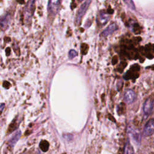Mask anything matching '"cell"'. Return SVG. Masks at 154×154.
<instances>
[{
  "mask_svg": "<svg viewBox=\"0 0 154 154\" xmlns=\"http://www.w3.org/2000/svg\"><path fill=\"white\" fill-rule=\"evenodd\" d=\"M123 154H134L133 147L130 144L129 140H127L123 149Z\"/></svg>",
  "mask_w": 154,
  "mask_h": 154,
  "instance_id": "obj_11",
  "label": "cell"
},
{
  "mask_svg": "<svg viewBox=\"0 0 154 154\" xmlns=\"http://www.w3.org/2000/svg\"><path fill=\"white\" fill-rule=\"evenodd\" d=\"M11 20L10 16L9 14H6L0 17V29L6 30L7 29Z\"/></svg>",
  "mask_w": 154,
  "mask_h": 154,
  "instance_id": "obj_7",
  "label": "cell"
},
{
  "mask_svg": "<svg viewBox=\"0 0 154 154\" xmlns=\"http://www.w3.org/2000/svg\"><path fill=\"white\" fill-rule=\"evenodd\" d=\"M136 98V94L134 90L131 89L127 90L124 94V100L126 103L130 104L135 100Z\"/></svg>",
  "mask_w": 154,
  "mask_h": 154,
  "instance_id": "obj_8",
  "label": "cell"
},
{
  "mask_svg": "<svg viewBox=\"0 0 154 154\" xmlns=\"http://www.w3.org/2000/svg\"><path fill=\"white\" fill-rule=\"evenodd\" d=\"M127 132L131 139L135 143L137 144H140L141 143V135L138 129L132 126H129L128 128Z\"/></svg>",
  "mask_w": 154,
  "mask_h": 154,
  "instance_id": "obj_4",
  "label": "cell"
},
{
  "mask_svg": "<svg viewBox=\"0 0 154 154\" xmlns=\"http://www.w3.org/2000/svg\"><path fill=\"white\" fill-rule=\"evenodd\" d=\"M100 22L101 23H106L108 19V16L107 14L104 13H101L100 14Z\"/></svg>",
  "mask_w": 154,
  "mask_h": 154,
  "instance_id": "obj_14",
  "label": "cell"
},
{
  "mask_svg": "<svg viewBox=\"0 0 154 154\" xmlns=\"http://www.w3.org/2000/svg\"><path fill=\"white\" fill-rule=\"evenodd\" d=\"M92 0H86V1L80 6L79 10H78L76 16H75V22L76 25H80L81 24V19L84 15H85L86 12H87L90 3H91Z\"/></svg>",
  "mask_w": 154,
  "mask_h": 154,
  "instance_id": "obj_1",
  "label": "cell"
},
{
  "mask_svg": "<svg viewBox=\"0 0 154 154\" xmlns=\"http://www.w3.org/2000/svg\"><path fill=\"white\" fill-rule=\"evenodd\" d=\"M78 1H80V2H81V1H83V0H78Z\"/></svg>",
  "mask_w": 154,
  "mask_h": 154,
  "instance_id": "obj_19",
  "label": "cell"
},
{
  "mask_svg": "<svg viewBox=\"0 0 154 154\" xmlns=\"http://www.w3.org/2000/svg\"><path fill=\"white\" fill-rule=\"evenodd\" d=\"M21 131L20 130H18L15 134L12 136V137L10 139L9 141V144L11 147H14V146L16 144V143L18 141L19 139L21 137Z\"/></svg>",
  "mask_w": 154,
  "mask_h": 154,
  "instance_id": "obj_10",
  "label": "cell"
},
{
  "mask_svg": "<svg viewBox=\"0 0 154 154\" xmlns=\"http://www.w3.org/2000/svg\"><path fill=\"white\" fill-rule=\"evenodd\" d=\"M118 29V27L116 23H113L111 25H110L107 28H106L105 30H103L102 33H101V35L102 36H108L109 35L112 34L113 32L116 31Z\"/></svg>",
  "mask_w": 154,
  "mask_h": 154,
  "instance_id": "obj_9",
  "label": "cell"
},
{
  "mask_svg": "<svg viewBox=\"0 0 154 154\" xmlns=\"http://www.w3.org/2000/svg\"><path fill=\"white\" fill-rule=\"evenodd\" d=\"M49 143L46 140H43L40 143V148L41 149V150L43 152H45L48 151V150L49 149Z\"/></svg>",
  "mask_w": 154,
  "mask_h": 154,
  "instance_id": "obj_12",
  "label": "cell"
},
{
  "mask_svg": "<svg viewBox=\"0 0 154 154\" xmlns=\"http://www.w3.org/2000/svg\"><path fill=\"white\" fill-rule=\"evenodd\" d=\"M143 110L146 118L148 117L150 115L153 113V100H151L150 99H147L144 101Z\"/></svg>",
  "mask_w": 154,
  "mask_h": 154,
  "instance_id": "obj_6",
  "label": "cell"
},
{
  "mask_svg": "<svg viewBox=\"0 0 154 154\" xmlns=\"http://www.w3.org/2000/svg\"><path fill=\"white\" fill-rule=\"evenodd\" d=\"M153 113H154V99L153 100Z\"/></svg>",
  "mask_w": 154,
  "mask_h": 154,
  "instance_id": "obj_18",
  "label": "cell"
},
{
  "mask_svg": "<svg viewBox=\"0 0 154 154\" xmlns=\"http://www.w3.org/2000/svg\"><path fill=\"white\" fill-rule=\"evenodd\" d=\"M154 133V119H150L146 123L144 127L143 135L145 137L152 135Z\"/></svg>",
  "mask_w": 154,
  "mask_h": 154,
  "instance_id": "obj_5",
  "label": "cell"
},
{
  "mask_svg": "<svg viewBox=\"0 0 154 154\" xmlns=\"http://www.w3.org/2000/svg\"><path fill=\"white\" fill-rule=\"evenodd\" d=\"M5 104H0V114H1L4 108Z\"/></svg>",
  "mask_w": 154,
  "mask_h": 154,
  "instance_id": "obj_17",
  "label": "cell"
},
{
  "mask_svg": "<svg viewBox=\"0 0 154 154\" xmlns=\"http://www.w3.org/2000/svg\"><path fill=\"white\" fill-rule=\"evenodd\" d=\"M63 137L68 141H71L73 139V135L72 134H65Z\"/></svg>",
  "mask_w": 154,
  "mask_h": 154,
  "instance_id": "obj_16",
  "label": "cell"
},
{
  "mask_svg": "<svg viewBox=\"0 0 154 154\" xmlns=\"http://www.w3.org/2000/svg\"><path fill=\"white\" fill-rule=\"evenodd\" d=\"M61 5V0H49L48 6V12L52 16H56L60 10Z\"/></svg>",
  "mask_w": 154,
  "mask_h": 154,
  "instance_id": "obj_3",
  "label": "cell"
},
{
  "mask_svg": "<svg viewBox=\"0 0 154 154\" xmlns=\"http://www.w3.org/2000/svg\"><path fill=\"white\" fill-rule=\"evenodd\" d=\"M77 56V53L75 50L72 49V50L70 51V52L69 53V56L70 59H72L74 58L75 57H76Z\"/></svg>",
  "mask_w": 154,
  "mask_h": 154,
  "instance_id": "obj_15",
  "label": "cell"
},
{
  "mask_svg": "<svg viewBox=\"0 0 154 154\" xmlns=\"http://www.w3.org/2000/svg\"><path fill=\"white\" fill-rule=\"evenodd\" d=\"M36 0H28V1L25 7L24 14L25 19L27 22L31 20V18L34 12L36 9Z\"/></svg>",
  "mask_w": 154,
  "mask_h": 154,
  "instance_id": "obj_2",
  "label": "cell"
},
{
  "mask_svg": "<svg viewBox=\"0 0 154 154\" xmlns=\"http://www.w3.org/2000/svg\"><path fill=\"white\" fill-rule=\"evenodd\" d=\"M123 1L129 9H131L132 10H135V6L132 0H123Z\"/></svg>",
  "mask_w": 154,
  "mask_h": 154,
  "instance_id": "obj_13",
  "label": "cell"
}]
</instances>
